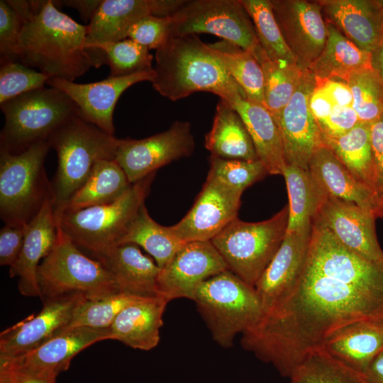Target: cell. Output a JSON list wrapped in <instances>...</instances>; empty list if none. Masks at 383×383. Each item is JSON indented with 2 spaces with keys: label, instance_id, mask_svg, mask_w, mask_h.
I'll return each instance as SVG.
<instances>
[{
  "label": "cell",
  "instance_id": "9c48e42d",
  "mask_svg": "<svg viewBox=\"0 0 383 383\" xmlns=\"http://www.w3.org/2000/svg\"><path fill=\"white\" fill-rule=\"evenodd\" d=\"M48 141L11 154L0 151V217L5 225L26 228L52 194L45 170Z\"/></svg>",
  "mask_w": 383,
  "mask_h": 383
},
{
  "label": "cell",
  "instance_id": "83f0119b",
  "mask_svg": "<svg viewBox=\"0 0 383 383\" xmlns=\"http://www.w3.org/2000/svg\"><path fill=\"white\" fill-rule=\"evenodd\" d=\"M322 348L332 357L364 374L383 349V321H360L330 335Z\"/></svg>",
  "mask_w": 383,
  "mask_h": 383
},
{
  "label": "cell",
  "instance_id": "9a60e30c",
  "mask_svg": "<svg viewBox=\"0 0 383 383\" xmlns=\"http://www.w3.org/2000/svg\"><path fill=\"white\" fill-rule=\"evenodd\" d=\"M228 270L211 241L185 243L160 269L157 282L158 294L168 302L179 298L193 300L200 284Z\"/></svg>",
  "mask_w": 383,
  "mask_h": 383
},
{
  "label": "cell",
  "instance_id": "484cf974",
  "mask_svg": "<svg viewBox=\"0 0 383 383\" xmlns=\"http://www.w3.org/2000/svg\"><path fill=\"white\" fill-rule=\"evenodd\" d=\"M308 171L324 195L354 203L376 214L378 196L358 182L326 145L313 152Z\"/></svg>",
  "mask_w": 383,
  "mask_h": 383
},
{
  "label": "cell",
  "instance_id": "d4e9b609",
  "mask_svg": "<svg viewBox=\"0 0 383 383\" xmlns=\"http://www.w3.org/2000/svg\"><path fill=\"white\" fill-rule=\"evenodd\" d=\"M94 257L111 272L121 292L139 297L159 296L157 282L160 268L138 245L117 244Z\"/></svg>",
  "mask_w": 383,
  "mask_h": 383
},
{
  "label": "cell",
  "instance_id": "6da1fadb",
  "mask_svg": "<svg viewBox=\"0 0 383 383\" xmlns=\"http://www.w3.org/2000/svg\"><path fill=\"white\" fill-rule=\"evenodd\" d=\"M383 321V280L350 277L309 252L288 296L243 333V348L289 377L338 329Z\"/></svg>",
  "mask_w": 383,
  "mask_h": 383
},
{
  "label": "cell",
  "instance_id": "bcb514c9",
  "mask_svg": "<svg viewBox=\"0 0 383 383\" xmlns=\"http://www.w3.org/2000/svg\"><path fill=\"white\" fill-rule=\"evenodd\" d=\"M23 23L6 1H0L1 62H18V45Z\"/></svg>",
  "mask_w": 383,
  "mask_h": 383
},
{
  "label": "cell",
  "instance_id": "8d00e7d4",
  "mask_svg": "<svg viewBox=\"0 0 383 383\" xmlns=\"http://www.w3.org/2000/svg\"><path fill=\"white\" fill-rule=\"evenodd\" d=\"M255 57L263 72L264 106L275 118L290 101L307 70L296 62L271 60L262 49Z\"/></svg>",
  "mask_w": 383,
  "mask_h": 383
},
{
  "label": "cell",
  "instance_id": "52a82bcc",
  "mask_svg": "<svg viewBox=\"0 0 383 383\" xmlns=\"http://www.w3.org/2000/svg\"><path fill=\"white\" fill-rule=\"evenodd\" d=\"M5 117L0 151L18 154L47 141L59 127L79 111L74 101L57 88L42 87L0 104Z\"/></svg>",
  "mask_w": 383,
  "mask_h": 383
},
{
  "label": "cell",
  "instance_id": "ba28073f",
  "mask_svg": "<svg viewBox=\"0 0 383 383\" xmlns=\"http://www.w3.org/2000/svg\"><path fill=\"white\" fill-rule=\"evenodd\" d=\"M155 172L132 184L118 199L106 204L55 213L58 227L93 257L118 244L148 196Z\"/></svg>",
  "mask_w": 383,
  "mask_h": 383
},
{
  "label": "cell",
  "instance_id": "3957f363",
  "mask_svg": "<svg viewBox=\"0 0 383 383\" xmlns=\"http://www.w3.org/2000/svg\"><path fill=\"white\" fill-rule=\"evenodd\" d=\"M86 35L87 26L59 11L54 1H46L23 26L18 62L51 78L74 82L92 67L84 47Z\"/></svg>",
  "mask_w": 383,
  "mask_h": 383
},
{
  "label": "cell",
  "instance_id": "f35d334b",
  "mask_svg": "<svg viewBox=\"0 0 383 383\" xmlns=\"http://www.w3.org/2000/svg\"><path fill=\"white\" fill-rule=\"evenodd\" d=\"M291 383H367L358 372L322 347L309 352L290 377Z\"/></svg>",
  "mask_w": 383,
  "mask_h": 383
},
{
  "label": "cell",
  "instance_id": "680465c9",
  "mask_svg": "<svg viewBox=\"0 0 383 383\" xmlns=\"http://www.w3.org/2000/svg\"><path fill=\"white\" fill-rule=\"evenodd\" d=\"M376 216L377 218L381 217L383 218V199H379L378 206L376 211Z\"/></svg>",
  "mask_w": 383,
  "mask_h": 383
},
{
  "label": "cell",
  "instance_id": "cb8c5ba5",
  "mask_svg": "<svg viewBox=\"0 0 383 383\" xmlns=\"http://www.w3.org/2000/svg\"><path fill=\"white\" fill-rule=\"evenodd\" d=\"M58 233V226L50 197L38 214L26 226L23 247L18 258L10 267L9 275L18 277V289L26 296H40L37 281L39 262L52 250Z\"/></svg>",
  "mask_w": 383,
  "mask_h": 383
},
{
  "label": "cell",
  "instance_id": "f546056e",
  "mask_svg": "<svg viewBox=\"0 0 383 383\" xmlns=\"http://www.w3.org/2000/svg\"><path fill=\"white\" fill-rule=\"evenodd\" d=\"M211 155L228 160H259L250 134L239 113L220 99L211 130L205 136Z\"/></svg>",
  "mask_w": 383,
  "mask_h": 383
},
{
  "label": "cell",
  "instance_id": "6f0895ef",
  "mask_svg": "<svg viewBox=\"0 0 383 383\" xmlns=\"http://www.w3.org/2000/svg\"><path fill=\"white\" fill-rule=\"evenodd\" d=\"M14 373L6 362H0V383H13Z\"/></svg>",
  "mask_w": 383,
  "mask_h": 383
},
{
  "label": "cell",
  "instance_id": "ffe728a7",
  "mask_svg": "<svg viewBox=\"0 0 383 383\" xmlns=\"http://www.w3.org/2000/svg\"><path fill=\"white\" fill-rule=\"evenodd\" d=\"M312 223L304 228L286 233L273 257L255 285L263 315L280 304L291 292L306 265Z\"/></svg>",
  "mask_w": 383,
  "mask_h": 383
},
{
  "label": "cell",
  "instance_id": "e575fe53",
  "mask_svg": "<svg viewBox=\"0 0 383 383\" xmlns=\"http://www.w3.org/2000/svg\"><path fill=\"white\" fill-rule=\"evenodd\" d=\"M208 45L246 98L264 105L263 72L252 52L223 40Z\"/></svg>",
  "mask_w": 383,
  "mask_h": 383
},
{
  "label": "cell",
  "instance_id": "4316f807",
  "mask_svg": "<svg viewBox=\"0 0 383 383\" xmlns=\"http://www.w3.org/2000/svg\"><path fill=\"white\" fill-rule=\"evenodd\" d=\"M168 301L161 296L143 298L124 308L111 326L113 340L134 349L150 350L160 342Z\"/></svg>",
  "mask_w": 383,
  "mask_h": 383
},
{
  "label": "cell",
  "instance_id": "ab89813d",
  "mask_svg": "<svg viewBox=\"0 0 383 383\" xmlns=\"http://www.w3.org/2000/svg\"><path fill=\"white\" fill-rule=\"evenodd\" d=\"M249 14L259 44L267 57L273 61L296 62L274 18L270 0H240Z\"/></svg>",
  "mask_w": 383,
  "mask_h": 383
},
{
  "label": "cell",
  "instance_id": "7402d4cb",
  "mask_svg": "<svg viewBox=\"0 0 383 383\" xmlns=\"http://www.w3.org/2000/svg\"><path fill=\"white\" fill-rule=\"evenodd\" d=\"M113 340L111 329L77 327L65 331L40 347L11 359H0L16 370L57 375L67 370L72 358L92 344Z\"/></svg>",
  "mask_w": 383,
  "mask_h": 383
},
{
  "label": "cell",
  "instance_id": "7dc6e473",
  "mask_svg": "<svg viewBox=\"0 0 383 383\" xmlns=\"http://www.w3.org/2000/svg\"><path fill=\"white\" fill-rule=\"evenodd\" d=\"M359 123L353 106H335L331 114L318 124L323 135L337 137L347 133Z\"/></svg>",
  "mask_w": 383,
  "mask_h": 383
},
{
  "label": "cell",
  "instance_id": "1f68e13d",
  "mask_svg": "<svg viewBox=\"0 0 383 383\" xmlns=\"http://www.w3.org/2000/svg\"><path fill=\"white\" fill-rule=\"evenodd\" d=\"M322 138L323 144L331 150L354 177L378 196L370 124L360 122L344 135L337 137L322 135Z\"/></svg>",
  "mask_w": 383,
  "mask_h": 383
},
{
  "label": "cell",
  "instance_id": "d6986e66",
  "mask_svg": "<svg viewBox=\"0 0 383 383\" xmlns=\"http://www.w3.org/2000/svg\"><path fill=\"white\" fill-rule=\"evenodd\" d=\"M184 1L104 0L87 26L84 49L90 57L99 45L128 38L130 27L139 18L170 16Z\"/></svg>",
  "mask_w": 383,
  "mask_h": 383
},
{
  "label": "cell",
  "instance_id": "f5cc1de1",
  "mask_svg": "<svg viewBox=\"0 0 383 383\" xmlns=\"http://www.w3.org/2000/svg\"><path fill=\"white\" fill-rule=\"evenodd\" d=\"M102 1H84V0H70L60 1L61 4L72 7L78 11L84 21L91 19Z\"/></svg>",
  "mask_w": 383,
  "mask_h": 383
},
{
  "label": "cell",
  "instance_id": "f6af8a7d",
  "mask_svg": "<svg viewBox=\"0 0 383 383\" xmlns=\"http://www.w3.org/2000/svg\"><path fill=\"white\" fill-rule=\"evenodd\" d=\"M170 37V19L148 15L137 20L129 28L128 38L148 48L157 50Z\"/></svg>",
  "mask_w": 383,
  "mask_h": 383
},
{
  "label": "cell",
  "instance_id": "b9f144b4",
  "mask_svg": "<svg viewBox=\"0 0 383 383\" xmlns=\"http://www.w3.org/2000/svg\"><path fill=\"white\" fill-rule=\"evenodd\" d=\"M346 84L360 123L370 124L383 114V84L373 70L353 75Z\"/></svg>",
  "mask_w": 383,
  "mask_h": 383
},
{
  "label": "cell",
  "instance_id": "816d5d0a",
  "mask_svg": "<svg viewBox=\"0 0 383 383\" xmlns=\"http://www.w3.org/2000/svg\"><path fill=\"white\" fill-rule=\"evenodd\" d=\"M335 106L330 97L315 85L309 97V108L317 123L327 118Z\"/></svg>",
  "mask_w": 383,
  "mask_h": 383
},
{
  "label": "cell",
  "instance_id": "d590c367",
  "mask_svg": "<svg viewBox=\"0 0 383 383\" xmlns=\"http://www.w3.org/2000/svg\"><path fill=\"white\" fill-rule=\"evenodd\" d=\"M131 243L140 246L153 257L162 268L185 243L179 240L170 226L155 222L145 204L130 224L120 243Z\"/></svg>",
  "mask_w": 383,
  "mask_h": 383
},
{
  "label": "cell",
  "instance_id": "44dd1931",
  "mask_svg": "<svg viewBox=\"0 0 383 383\" xmlns=\"http://www.w3.org/2000/svg\"><path fill=\"white\" fill-rule=\"evenodd\" d=\"M154 70L123 77H109L106 79L79 84L59 78H50L47 84L61 89L76 104L79 116L108 134L113 135V113L123 92L138 82H152Z\"/></svg>",
  "mask_w": 383,
  "mask_h": 383
},
{
  "label": "cell",
  "instance_id": "e0dca14e",
  "mask_svg": "<svg viewBox=\"0 0 383 383\" xmlns=\"http://www.w3.org/2000/svg\"><path fill=\"white\" fill-rule=\"evenodd\" d=\"M376 218L372 211L325 195L312 221L327 228L350 250L383 265V251L375 231Z\"/></svg>",
  "mask_w": 383,
  "mask_h": 383
},
{
  "label": "cell",
  "instance_id": "4dcf8cb0",
  "mask_svg": "<svg viewBox=\"0 0 383 383\" xmlns=\"http://www.w3.org/2000/svg\"><path fill=\"white\" fill-rule=\"evenodd\" d=\"M326 25L325 47L309 69L316 78L346 83L353 75L372 70L371 52L357 48L333 25Z\"/></svg>",
  "mask_w": 383,
  "mask_h": 383
},
{
  "label": "cell",
  "instance_id": "4fadbf2b",
  "mask_svg": "<svg viewBox=\"0 0 383 383\" xmlns=\"http://www.w3.org/2000/svg\"><path fill=\"white\" fill-rule=\"evenodd\" d=\"M242 194L208 175L192 207L171 231L184 243L211 241L237 218Z\"/></svg>",
  "mask_w": 383,
  "mask_h": 383
},
{
  "label": "cell",
  "instance_id": "f1b7e54d",
  "mask_svg": "<svg viewBox=\"0 0 383 383\" xmlns=\"http://www.w3.org/2000/svg\"><path fill=\"white\" fill-rule=\"evenodd\" d=\"M228 104L240 116L257 157L268 174H282L285 165L283 142L270 111L264 105L251 101L244 96H239Z\"/></svg>",
  "mask_w": 383,
  "mask_h": 383
},
{
  "label": "cell",
  "instance_id": "7a4b0ae2",
  "mask_svg": "<svg viewBox=\"0 0 383 383\" xmlns=\"http://www.w3.org/2000/svg\"><path fill=\"white\" fill-rule=\"evenodd\" d=\"M155 58L152 87L171 101L196 91L213 93L228 103L245 96L209 45L196 35L170 36L156 50Z\"/></svg>",
  "mask_w": 383,
  "mask_h": 383
},
{
  "label": "cell",
  "instance_id": "681fc988",
  "mask_svg": "<svg viewBox=\"0 0 383 383\" xmlns=\"http://www.w3.org/2000/svg\"><path fill=\"white\" fill-rule=\"evenodd\" d=\"M370 141L379 197L383 192V114L370 123Z\"/></svg>",
  "mask_w": 383,
  "mask_h": 383
},
{
  "label": "cell",
  "instance_id": "11a10c76",
  "mask_svg": "<svg viewBox=\"0 0 383 383\" xmlns=\"http://www.w3.org/2000/svg\"><path fill=\"white\" fill-rule=\"evenodd\" d=\"M364 375L367 383H383V349L371 362Z\"/></svg>",
  "mask_w": 383,
  "mask_h": 383
},
{
  "label": "cell",
  "instance_id": "f907efd6",
  "mask_svg": "<svg viewBox=\"0 0 383 383\" xmlns=\"http://www.w3.org/2000/svg\"><path fill=\"white\" fill-rule=\"evenodd\" d=\"M315 79L316 87L322 89L335 106H353V94L346 83L335 79Z\"/></svg>",
  "mask_w": 383,
  "mask_h": 383
},
{
  "label": "cell",
  "instance_id": "db71d44e",
  "mask_svg": "<svg viewBox=\"0 0 383 383\" xmlns=\"http://www.w3.org/2000/svg\"><path fill=\"white\" fill-rule=\"evenodd\" d=\"M4 362V361H0ZM8 364L7 362H6ZM13 370V383H55V374H35L16 370L8 364Z\"/></svg>",
  "mask_w": 383,
  "mask_h": 383
},
{
  "label": "cell",
  "instance_id": "277c9868",
  "mask_svg": "<svg viewBox=\"0 0 383 383\" xmlns=\"http://www.w3.org/2000/svg\"><path fill=\"white\" fill-rule=\"evenodd\" d=\"M57 155L51 181L55 212L62 210L99 160H115L118 139L76 115L47 140Z\"/></svg>",
  "mask_w": 383,
  "mask_h": 383
},
{
  "label": "cell",
  "instance_id": "74e56055",
  "mask_svg": "<svg viewBox=\"0 0 383 383\" xmlns=\"http://www.w3.org/2000/svg\"><path fill=\"white\" fill-rule=\"evenodd\" d=\"M92 66L105 64L110 68L109 77H123L150 72L153 55L150 50L130 38L99 45L90 55Z\"/></svg>",
  "mask_w": 383,
  "mask_h": 383
},
{
  "label": "cell",
  "instance_id": "836d02e7",
  "mask_svg": "<svg viewBox=\"0 0 383 383\" xmlns=\"http://www.w3.org/2000/svg\"><path fill=\"white\" fill-rule=\"evenodd\" d=\"M284 177L289 196V220L286 233L295 232L312 223L324 194L307 170L285 164Z\"/></svg>",
  "mask_w": 383,
  "mask_h": 383
},
{
  "label": "cell",
  "instance_id": "7bdbcfd3",
  "mask_svg": "<svg viewBox=\"0 0 383 383\" xmlns=\"http://www.w3.org/2000/svg\"><path fill=\"white\" fill-rule=\"evenodd\" d=\"M267 174L265 167L259 160L246 161L210 157L208 175L242 192Z\"/></svg>",
  "mask_w": 383,
  "mask_h": 383
},
{
  "label": "cell",
  "instance_id": "8992f818",
  "mask_svg": "<svg viewBox=\"0 0 383 383\" xmlns=\"http://www.w3.org/2000/svg\"><path fill=\"white\" fill-rule=\"evenodd\" d=\"M37 281L43 302L72 295L96 299L121 292L111 272L84 255L59 227L55 245L38 267Z\"/></svg>",
  "mask_w": 383,
  "mask_h": 383
},
{
  "label": "cell",
  "instance_id": "8fae6325",
  "mask_svg": "<svg viewBox=\"0 0 383 383\" xmlns=\"http://www.w3.org/2000/svg\"><path fill=\"white\" fill-rule=\"evenodd\" d=\"M169 19L170 36L210 33L254 55L261 49L240 0H185Z\"/></svg>",
  "mask_w": 383,
  "mask_h": 383
},
{
  "label": "cell",
  "instance_id": "30bf717a",
  "mask_svg": "<svg viewBox=\"0 0 383 383\" xmlns=\"http://www.w3.org/2000/svg\"><path fill=\"white\" fill-rule=\"evenodd\" d=\"M288 220V205L272 218L260 222H245L236 218L211 242L228 270L255 287L284 238Z\"/></svg>",
  "mask_w": 383,
  "mask_h": 383
},
{
  "label": "cell",
  "instance_id": "9f6ffc18",
  "mask_svg": "<svg viewBox=\"0 0 383 383\" xmlns=\"http://www.w3.org/2000/svg\"><path fill=\"white\" fill-rule=\"evenodd\" d=\"M371 64L383 84V43L371 52Z\"/></svg>",
  "mask_w": 383,
  "mask_h": 383
},
{
  "label": "cell",
  "instance_id": "603a6c76",
  "mask_svg": "<svg viewBox=\"0 0 383 383\" xmlns=\"http://www.w3.org/2000/svg\"><path fill=\"white\" fill-rule=\"evenodd\" d=\"M326 23L360 49L372 52L383 43V1H318Z\"/></svg>",
  "mask_w": 383,
  "mask_h": 383
},
{
  "label": "cell",
  "instance_id": "2e32d148",
  "mask_svg": "<svg viewBox=\"0 0 383 383\" xmlns=\"http://www.w3.org/2000/svg\"><path fill=\"white\" fill-rule=\"evenodd\" d=\"M315 85V77L307 70L290 101L274 118L282 138L285 164L307 170L313 152L323 145L322 133L309 108Z\"/></svg>",
  "mask_w": 383,
  "mask_h": 383
},
{
  "label": "cell",
  "instance_id": "7c38bea8",
  "mask_svg": "<svg viewBox=\"0 0 383 383\" xmlns=\"http://www.w3.org/2000/svg\"><path fill=\"white\" fill-rule=\"evenodd\" d=\"M195 147L192 125L175 121L165 131L143 139H118L115 160L134 184L174 160L190 156Z\"/></svg>",
  "mask_w": 383,
  "mask_h": 383
},
{
  "label": "cell",
  "instance_id": "c3c4849f",
  "mask_svg": "<svg viewBox=\"0 0 383 383\" xmlns=\"http://www.w3.org/2000/svg\"><path fill=\"white\" fill-rule=\"evenodd\" d=\"M26 228L5 225L1 229V266L11 267L18 258L23 244Z\"/></svg>",
  "mask_w": 383,
  "mask_h": 383
},
{
  "label": "cell",
  "instance_id": "5bb4252c",
  "mask_svg": "<svg viewBox=\"0 0 383 383\" xmlns=\"http://www.w3.org/2000/svg\"><path fill=\"white\" fill-rule=\"evenodd\" d=\"M270 1L283 38L296 63L309 70L323 51L328 37L321 4L305 0Z\"/></svg>",
  "mask_w": 383,
  "mask_h": 383
},
{
  "label": "cell",
  "instance_id": "60d3db41",
  "mask_svg": "<svg viewBox=\"0 0 383 383\" xmlns=\"http://www.w3.org/2000/svg\"><path fill=\"white\" fill-rule=\"evenodd\" d=\"M143 298L118 292L100 299L84 300L76 309L65 331L77 327L110 328L118 313Z\"/></svg>",
  "mask_w": 383,
  "mask_h": 383
},
{
  "label": "cell",
  "instance_id": "91938a15",
  "mask_svg": "<svg viewBox=\"0 0 383 383\" xmlns=\"http://www.w3.org/2000/svg\"><path fill=\"white\" fill-rule=\"evenodd\" d=\"M379 199H383V192H382V194L379 196Z\"/></svg>",
  "mask_w": 383,
  "mask_h": 383
},
{
  "label": "cell",
  "instance_id": "ee69618b",
  "mask_svg": "<svg viewBox=\"0 0 383 383\" xmlns=\"http://www.w3.org/2000/svg\"><path fill=\"white\" fill-rule=\"evenodd\" d=\"M48 74L17 61L1 62L0 104L45 87Z\"/></svg>",
  "mask_w": 383,
  "mask_h": 383
},
{
  "label": "cell",
  "instance_id": "5b68a950",
  "mask_svg": "<svg viewBox=\"0 0 383 383\" xmlns=\"http://www.w3.org/2000/svg\"><path fill=\"white\" fill-rule=\"evenodd\" d=\"M192 301L213 340L225 348L231 347L237 334L251 329L263 316L255 287L229 270L200 284Z\"/></svg>",
  "mask_w": 383,
  "mask_h": 383
},
{
  "label": "cell",
  "instance_id": "ac0fdd59",
  "mask_svg": "<svg viewBox=\"0 0 383 383\" xmlns=\"http://www.w3.org/2000/svg\"><path fill=\"white\" fill-rule=\"evenodd\" d=\"M86 299L72 295L43 302L38 313L1 333L0 359L23 355L65 332L76 309Z\"/></svg>",
  "mask_w": 383,
  "mask_h": 383
},
{
  "label": "cell",
  "instance_id": "d6a6232c",
  "mask_svg": "<svg viewBox=\"0 0 383 383\" xmlns=\"http://www.w3.org/2000/svg\"><path fill=\"white\" fill-rule=\"evenodd\" d=\"M132 184L115 160H99L85 182L60 211L112 203L122 196Z\"/></svg>",
  "mask_w": 383,
  "mask_h": 383
}]
</instances>
